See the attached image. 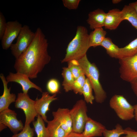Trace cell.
I'll list each match as a JSON object with an SVG mask.
<instances>
[{"instance_id": "6da1fadb", "label": "cell", "mask_w": 137, "mask_h": 137, "mask_svg": "<svg viewBox=\"0 0 137 137\" xmlns=\"http://www.w3.org/2000/svg\"><path fill=\"white\" fill-rule=\"evenodd\" d=\"M48 46L47 39L41 29L38 28L29 46L15 59L14 67L16 72L26 75L30 79L36 78L50 61Z\"/></svg>"}, {"instance_id": "7a4b0ae2", "label": "cell", "mask_w": 137, "mask_h": 137, "mask_svg": "<svg viewBox=\"0 0 137 137\" xmlns=\"http://www.w3.org/2000/svg\"><path fill=\"white\" fill-rule=\"evenodd\" d=\"M89 36L85 27L78 26L75 35L68 44L65 56L61 63L67 62L74 59L78 60L87 55V52L90 47Z\"/></svg>"}, {"instance_id": "3957f363", "label": "cell", "mask_w": 137, "mask_h": 137, "mask_svg": "<svg viewBox=\"0 0 137 137\" xmlns=\"http://www.w3.org/2000/svg\"><path fill=\"white\" fill-rule=\"evenodd\" d=\"M78 61L83 73L92 85L96 101L99 103H102L107 96L99 81L100 74L98 68L95 64L91 63L89 60L87 55Z\"/></svg>"}, {"instance_id": "277c9868", "label": "cell", "mask_w": 137, "mask_h": 137, "mask_svg": "<svg viewBox=\"0 0 137 137\" xmlns=\"http://www.w3.org/2000/svg\"><path fill=\"white\" fill-rule=\"evenodd\" d=\"M86 102L82 99L78 100L70 110L72 126V131L79 133L83 132L88 118Z\"/></svg>"}, {"instance_id": "5b68a950", "label": "cell", "mask_w": 137, "mask_h": 137, "mask_svg": "<svg viewBox=\"0 0 137 137\" xmlns=\"http://www.w3.org/2000/svg\"><path fill=\"white\" fill-rule=\"evenodd\" d=\"M110 107L115 111L121 119L128 121L134 117V109L123 95H115L109 101Z\"/></svg>"}, {"instance_id": "8992f818", "label": "cell", "mask_w": 137, "mask_h": 137, "mask_svg": "<svg viewBox=\"0 0 137 137\" xmlns=\"http://www.w3.org/2000/svg\"><path fill=\"white\" fill-rule=\"evenodd\" d=\"M35 32L27 25L22 26L16 42L12 44L10 47L11 53L15 59L18 58L28 48L33 40Z\"/></svg>"}, {"instance_id": "52a82bcc", "label": "cell", "mask_w": 137, "mask_h": 137, "mask_svg": "<svg viewBox=\"0 0 137 137\" xmlns=\"http://www.w3.org/2000/svg\"><path fill=\"white\" fill-rule=\"evenodd\" d=\"M35 100L31 99L28 94L20 92L18 93L17 97L15 103V107L22 109L25 116L24 126L30 125L34 121L35 118L37 117V113L35 106Z\"/></svg>"}, {"instance_id": "ba28073f", "label": "cell", "mask_w": 137, "mask_h": 137, "mask_svg": "<svg viewBox=\"0 0 137 137\" xmlns=\"http://www.w3.org/2000/svg\"><path fill=\"white\" fill-rule=\"evenodd\" d=\"M120 77L131 83L137 79V54L132 56L119 59Z\"/></svg>"}, {"instance_id": "9c48e42d", "label": "cell", "mask_w": 137, "mask_h": 137, "mask_svg": "<svg viewBox=\"0 0 137 137\" xmlns=\"http://www.w3.org/2000/svg\"><path fill=\"white\" fill-rule=\"evenodd\" d=\"M16 116L15 112L9 108L0 112V123L8 127L14 134L21 131L24 127L22 121L19 120Z\"/></svg>"}, {"instance_id": "30bf717a", "label": "cell", "mask_w": 137, "mask_h": 137, "mask_svg": "<svg viewBox=\"0 0 137 137\" xmlns=\"http://www.w3.org/2000/svg\"><path fill=\"white\" fill-rule=\"evenodd\" d=\"M22 27V25L17 21L7 22L6 28L1 40L3 49L6 50L10 48L13 40L18 37Z\"/></svg>"}, {"instance_id": "8fae6325", "label": "cell", "mask_w": 137, "mask_h": 137, "mask_svg": "<svg viewBox=\"0 0 137 137\" xmlns=\"http://www.w3.org/2000/svg\"><path fill=\"white\" fill-rule=\"evenodd\" d=\"M29 78L26 75L16 72L15 73L10 72L6 77L8 83L14 82L20 84L24 93L28 94L29 90L31 88H35L42 93V89L30 81Z\"/></svg>"}, {"instance_id": "7c38bea8", "label": "cell", "mask_w": 137, "mask_h": 137, "mask_svg": "<svg viewBox=\"0 0 137 137\" xmlns=\"http://www.w3.org/2000/svg\"><path fill=\"white\" fill-rule=\"evenodd\" d=\"M56 94L52 96L49 95L47 92H43L42 96L39 99L37 97L35 100V108L38 114L40 115L44 121L47 123L48 121L46 114L50 110L49 106L53 101L57 99Z\"/></svg>"}, {"instance_id": "4fadbf2b", "label": "cell", "mask_w": 137, "mask_h": 137, "mask_svg": "<svg viewBox=\"0 0 137 137\" xmlns=\"http://www.w3.org/2000/svg\"><path fill=\"white\" fill-rule=\"evenodd\" d=\"M70 110L67 108H59L52 112L53 119L61 125L66 135L72 131V121Z\"/></svg>"}, {"instance_id": "5bb4252c", "label": "cell", "mask_w": 137, "mask_h": 137, "mask_svg": "<svg viewBox=\"0 0 137 137\" xmlns=\"http://www.w3.org/2000/svg\"><path fill=\"white\" fill-rule=\"evenodd\" d=\"M0 78L3 83L4 91L3 94L0 97V112L9 108L10 105L12 103L15 102L16 95L10 92L11 87H8V84L6 78L4 75L1 73Z\"/></svg>"}, {"instance_id": "9a60e30c", "label": "cell", "mask_w": 137, "mask_h": 137, "mask_svg": "<svg viewBox=\"0 0 137 137\" xmlns=\"http://www.w3.org/2000/svg\"><path fill=\"white\" fill-rule=\"evenodd\" d=\"M106 129L100 123L88 117L82 133L84 137H92L102 136Z\"/></svg>"}, {"instance_id": "2e32d148", "label": "cell", "mask_w": 137, "mask_h": 137, "mask_svg": "<svg viewBox=\"0 0 137 137\" xmlns=\"http://www.w3.org/2000/svg\"><path fill=\"white\" fill-rule=\"evenodd\" d=\"M106 13L102 9H96L89 14L87 22L92 29L104 26Z\"/></svg>"}, {"instance_id": "e0dca14e", "label": "cell", "mask_w": 137, "mask_h": 137, "mask_svg": "<svg viewBox=\"0 0 137 137\" xmlns=\"http://www.w3.org/2000/svg\"><path fill=\"white\" fill-rule=\"evenodd\" d=\"M122 21L121 11L117 9H113L106 13L104 26L106 29L115 30Z\"/></svg>"}, {"instance_id": "ac0fdd59", "label": "cell", "mask_w": 137, "mask_h": 137, "mask_svg": "<svg viewBox=\"0 0 137 137\" xmlns=\"http://www.w3.org/2000/svg\"><path fill=\"white\" fill-rule=\"evenodd\" d=\"M106 31L102 27L97 28L90 32L89 36L90 47H96L100 45L106 37Z\"/></svg>"}, {"instance_id": "d6986e66", "label": "cell", "mask_w": 137, "mask_h": 137, "mask_svg": "<svg viewBox=\"0 0 137 137\" xmlns=\"http://www.w3.org/2000/svg\"><path fill=\"white\" fill-rule=\"evenodd\" d=\"M46 127L49 137H65V131L59 124L54 119L48 121Z\"/></svg>"}, {"instance_id": "ffe728a7", "label": "cell", "mask_w": 137, "mask_h": 137, "mask_svg": "<svg viewBox=\"0 0 137 137\" xmlns=\"http://www.w3.org/2000/svg\"><path fill=\"white\" fill-rule=\"evenodd\" d=\"M121 17L122 21H128L137 30V14L131 6L125 5L121 11Z\"/></svg>"}, {"instance_id": "44dd1931", "label": "cell", "mask_w": 137, "mask_h": 137, "mask_svg": "<svg viewBox=\"0 0 137 137\" xmlns=\"http://www.w3.org/2000/svg\"><path fill=\"white\" fill-rule=\"evenodd\" d=\"M137 54V37L125 47L120 48L118 59L131 57Z\"/></svg>"}, {"instance_id": "7402d4cb", "label": "cell", "mask_w": 137, "mask_h": 137, "mask_svg": "<svg viewBox=\"0 0 137 137\" xmlns=\"http://www.w3.org/2000/svg\"><path fill=\"white\" fill-rule=\"evenodd\" d=\"M100 46L106 49L107 53L110 57L118 59L120 48L113 43L110 38L106 37Z\"/></svg>"}, {"instance_id": "603a6c76", "label": "cell", "mask_w": 137, "mask_h": 137, "mask_svg": "<svg viewBox=\"0 0 137 137\" xmlns=\"http://www.w3.org/2000/svg\"><path fill=\"white\" fill-rule=\"evenodd\" d=\"M61 75L63 78L62 85L65 92L72 91L75 79L67 67H63Z\"/></svg>"}, {"instance_id": "cb8c5ba5", "label": "cell", "mask_w": 137, "mask_h": 137, "mask_svg": "<svg viewBox=\"0 0 137 137\" xmlns=\"http://www.w3.org/2000/svg\"><path fill=\"white\" fill-rule=\"evenodd\" d=\"M44 121L39 115L38 114L37 120L32 122L33 126L37 137H49L46 127Z\"/></svg>"}, {"instance_id": "d4e9b609", "label": "cell", "mask_w": 137, "mask_h": 137, "mask_svg": "<svg viewBox=\"0 0 137 137\" xmlns=\"http://www.w3.org/2000/svg\"><path fill=\"white\" fill-rule=\"evenodd\" d=\"M93 89L92 86L90 81L87 78L82 90V94L84 96V100L87 103L92 104L95 99L94 96L93 94Z\"/></svg>"}, {"instance_id": "484cf974", "label": "cell", "mask_w": 137, "mask_h": 137, "mask_svg": "<svg viewBox=\"0 0 137 137\" xmlns=\"http://www.w3.org/2000/svg\"><path fill=\"white\" fill-rule=\"evenodd\" d=\"M67 62V67L71 72L75 80L83 73L82 68L79 65L78 60H72Z\"/></svg>"}, {"instance_id": "4316f807", "label": "cell", "mask_w": 137, "mask_h": 137, "mask_svg": "<svg viewBox=\"0 0 137 137\" xmlns=\"http://www.w3.org/2000/svg\"><path fill=\"white\" fill-rule=\"evenodd\" d=\"M84 73L82 74L75 80L73 86L72 90L76 94L82 95L83 88L85 83L86 78Z\"/></svg>"}, {"instance_id": "83f0119b", "label": "cell", "mask_w": 137, "mask_h": 137, "mask_svg": "<svg viewBox=\"0 0 137 137\" xmlns=\"http://www.w3.org/2000/svg\"><path fill=\"white\" fill-rule=\"evenodd\" d=\"M126 134L125 129H123L122 126L119 124H117L115 129L109 130L106 129L103 133L105 137H119L122 135Z\"/></svg>"}, {"instance_id": "f1b7e54d", "label": "cell", "mask_w": 137, "mask_h": 137, "mask_svg": "<svg viewBox=\"0 0 137 137\" xmlns=\"http://www.w3.org/2000/svg\"><path fill=\"white\" fill-rule=\"evenodd\" d=\"M47 89L49 93L53 94L59 92L60 84L56 79L52 78L49 79L46 84Z\"/></svg>"}, {"instance_id": "f546056e", "label": "cell", "mask_w": 137, "mask_h": 137, "mask_svg": "<svg viewBox=\"0 0 137 137\" xmlns=\"http://www.w3.org/2000/svg\"><path fill=\"white\" fill-rule=\"evenodd\" d=\"M34 131V129L31 128L30 125L24 126L20 132L14 134L12 137H33Z\"/></svg>"}, {"instance_id": "4dcf8cb0", "label": "cell", "mask_w": 137, "mask_h": 137, "mask_svg": "<svg viewBox=\"0 0 137 137\" xmlns=\"http://www.w3.org/2000/svg\"><path fill=\"white\" fill-rule=\"evenodd\" d=\"M80 0H63L64 6L70 10L76 9L78 6Z\"/></svg>"}, {"instance_id": "1f68e13d", "label": "cell", "mask_w": 137, "mask_h": 137, "mask_svg": "<svg viewBox=\"0 0 137 137\" xmlns=\"http://www.w3.org/2000/svg\"><path fill=\"white\" fill-rule=\"evenodd\" d=\"M7 26L5 18L3 13L0 11V39L1 40L5 30Z\"/></svg>"}, {"instance_id": "d6a6232c", "label": "cell", "mask_w": 137, "mask_h": 137, "mask_svg": "<svg viewBox=\"0 0 137 137\" xmlns=\"http://www.w3.org/2000/svg\"><path fill=\"white\" fill-rule=\"evenodd\" d=\"M126 135L122 137H137V131L130 128H127L125 129Z\"/></svg>"}, {"instance_id": "836d02e7", "label": "cell", "mask_w": 137, "mask_h": 137, "mask_svg": "<svg viewBox=\"0 0 137 137\" xmlns=\"http://www.w3.org/2000/svg\"><path fill=\"white\" fill-rule=\"evenodd\" d=\"M132 89L137 97V79L130 83Z\"/></svg>"}, {"instance_id": "e575fe53", "label": "cell", "mask_w": 137, "mask_h": 137, "mask_svg": "<svg viewBox=\"0 0 137 137\" xmlns=\"http://www.w3.org/2000/svg\"><path fill=\"white\" fill-rule=\"evenodd\" d=\"M65 137H84L82 133H79L72 131Z\"/></svg>"}, {"instance_id": "d590c367", "label": "cell", "mask_w": 137, "mask_h": 137, "mask_svg": "<svg viewBox=\"0 0 137 137\" xmlns=\"http://www.w3.org/2000/svg\"><path fill=\"white\" fill-rule=\"evenodd\" d=\"M129 5L132 7L137 14V1L130 3Z\"/></svg>"}, {"instance_id": "8d00e7d4", "label": "cell", "mask_w": 137, "mask_h": 137, "mask_svg": "<svg viewBox=\"0 0 137 137\" xmlns=\"http://www.w3.org/2000/svg\"><path fill=\"white\" fill-rule=\"evenodd\" d=\"M134 109V117L137 122V104L133 106Z\"/></svg>"}, {"instance_id": "74e56055", "label": "cell", "mask_w": 137, "mask_h": 137, "mask_svg": "<svg viewBox=\"0 0 137 137\" xmlns=\"http://www.w3.org/2000/svg\"><path fill=\"white\" fill-rule=\"evenodd\" d=\"M7 127L4 124L0 123V131H2L3 130L7 128Z\"/></svg>"}, {"instance_id": "f35d334b", "label": "cell", "mask_w": 137, "mask_h": 137, "mask_svg": "<svg viewBox=\"0 0 137 137\" xmlns=\"http://www.w3.org/2000/svg\"><path fill=\"white\" fill-rule=\"evenodd\" d=\"M122 1L121 0H113L112 1V2L113 4H116Z\"/></svg>"}]
</instances>
